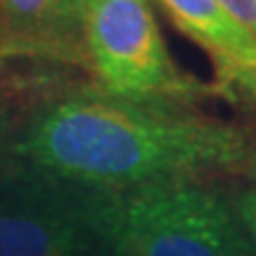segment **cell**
<instances>
[{
  "label": "cell",
  "mask_w": 256,
  "mask_h": 256,
  "mask_svg": "<svg viewBox=\"0 0 256 256\" xmlns=\"http://www.w3.org/2000/svg\"><path fill=\"white\" fill-rule=\"evenodd\" d=\"M228 92H242V95H247L249 102L254 104V110H256V72H247V74H242V76H238L228 86Z\"/></svg>",
  "instance_id": "obj_9"
},
{
  "label": "cell",
  "mask_w": 256,
  "mask_h": 256,
  "mask_svg": "<svg viewBox=\"0 0 256 256\" xmlns=\"http://www.w3.org/2000/svg\"><path fill=\"white\" fill-rule=\"evenodd\" d=\"M10 159L90 190L256 178V130L174 102L100 90L43 104L8 145Z\"/></svg>",
  "instance_id": "obj_1"
},
{
  "label": "cell",
  "mask_w": 256,
  "mask_h": 256,
  "mask_svg": "<svg viewBox=\"0 0 256 256\" xmlns=\"http://www.w3.org/2000/svg\"><path fill=\"white\" fill-rule=\"evenodd\" d=\"M232 206H235V214H238L242 228L247 230L249 240L256 249V178L249 180V185L240 188L232 197Z\"/></svg>",
  "instance_id": "obj_7"
},
{
  "label": "cell",
  "mask_w": 256,
  "mask_h": 256,
  "mask_svg": "<svg viewBox=\"0 0 256 256\" xmlns=\"http://www.w3.org/2000/svg\"><path fill=\"white\" fill-rule=\"evenodd\" d=\"M86 0H0V57L86 64Z\"/></svg>",
  "instance_id": "obj_5"
},
{
  "label": "cell",
  "mask_w": 256,
  "mask_h": 256,
  "mask_svg": "<svg viewBox=\"0 0 256 256\" xmlns=\"http://www.w3.org/2000/svg\"><path fill=\"white\" fill-rule=\"evenodd\" d=\"M0 256H102L88 188L0 164Z\"/></svg>",
  "instance_id": "obj_4"
},
{
  "label": "cell",
  "mask_w": 256,
  "mask_h": 256,
  "mask_svg": "<svg viewBox=\"0 0 256 256\" xmlns=\"http://www.w3.org/2000/svg\"><path fill=\"white\" fill-rule=\"evenodd\" d=\"M183 36L209 52L220 76V90L238 76L256 72V43L218 0H154Z\"/></svg>",
  "instance_id": "obj_6"
},
{
  "label": "cell",
  "mask_w": 256,
  "mask_h": 256,
  "mask_svg": "<svg viewBox=\"0 0 256 256\" xmlns=\"http://www.w3.org/2000/svg\"><path fill=\"white\" fill-rule=\"evenodd\" d=\"M88 192L102 256H256L232 202L202 180Z\"/></svg>",
  "instance_id": "obj_2"
},
{
  "label": "cell",
  "mask_w": 256,
  "mask_h": 256,
  "mask_svg": "<svg viewBox=\"0 0 256 256\" xmlns=\"http://www.w3.org/2000/svg\"><path fill=\"white\" fill-rule=\"evenodd\" d=\"M83 46L104 95L190 104L211 92L174 62L152 0H86Z\"/></svg>",
  "instance_id": "obj_3"
},
{
  "label": "cell",
  "mask_w": 256,
  "mask_h": 256,
  "mask_svg": "<svg viewBox=\"0 0 256 256\" xmlns=\"http://www.w3.org/2000/svg\"><path fill=\"white\" fill-rule=\"evenodd\" d=\"M218 2L256 43V0H218Z\"/></svg>",
  "instance_id": "obj_8"
},
{
  "label": "cell",
  "mask_w": 256,
  "mask_h": 256,
  "mask_svg": "<svg viewBox=\"0 0 256 256\" xmlns=\"http://www.w3.org/2000/svg\"><path fill=\"white\" fill-rule=\"evenodd\" d=\"M5 138H8V119H5V107L0 104V154H2V150H8Z\"/></svg>",
  "instance_id": "obj_10"
}]
</instances>
